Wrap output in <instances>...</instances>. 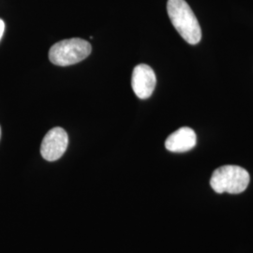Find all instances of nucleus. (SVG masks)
<instances>
[{
  "mask_svg": "<svg viewBox=\"0 0 253 253\" xmlns=\"http://www.w3.org/2000/svg\"><path fill=\"white\" fill-rule=\"evenodd\" d=\"M167 12L172 26L188 43H199L202 39L199 22L185 0H168Z\"/></svg>",
  "mask_w": 253,
  "mask_h": 253,
  "instance_id": "nucleus-1",
  "label": "nucleus"
},
{
  "mask_svg": "<svg viewBox=\"0 0 253 253\" xmlns=\"http://www.w3.org/2000/svg\"><path fill=\"white\" fill-rule=\"evenodd\" d=\"M92 51L90 43L84 40L73 38L58 42L51 47L49 59L56 66H71L85 59Z\"/></svg>",
  "mask_w": 253,
  "mask_h": 253,
  "instance_id": "nucleus-3",
  "label": "nucleus"
},
{
  "mask_svg": "<svg viewBox=\"0 0 253 253\" xmlns=\"http://www.w3.org/2000/svg\"><path fill=\"white\" fill-rule=\"evenodd\" d=\"M251 181L250 173L244 168L225 165L216 169L210 179L211 188L217 193L239 194L247 190Z\"/></svg>",
  "mask_w": 253,
  "mask_h": 253,
  "instance_id": "nucleus-2",
  "label": "nucleus"
},
{
  "mask_svg": "<svg viewBox=\"0 0 253 253\" xmlns=\"http://www.w3.org/2000/svg\"><path fill=\"white\" fill-rule=\"evenodd\" d=\"M4 31H5V23H4V21L2 19H0V40L3 37Z\"/></svg>",
  "mask_w": 253,
  "mask_h": 253,
  "instance_id": "nucleus-7",
  "label": "nucleus"
},
{
  "mask_svg": "<svg viewBox=\"0 0 253 253\" xmlns=\"http://www.w3.org/2000/svg\"><path fill=\"white\" fill-rule=\"evenodd\" d=\"M0 138H1V127H0Z\"/></svg>",
  "mask_w": 253,
  "mask_h": 253,
  "instance_id": "nucleus-8",
  "label": "nucleus"
},
{
  "mask_svg": "<svg viewBox=\"0 0 253 253\" xmlns=\"http://www.w3.org/2000/svg\"><path fill=\"white\" fill-rule=\"evenodd\" d=\"M69 144V137L62 127L56 126L49 130L44 136L41 145V154L48 162L60 159L66 152Z\"/></svg>",
  "mask_w": 253,
  "mask_h": 253,
  "instance_id": "nucleus-4",
  "label": "nucleus"
},
{
  "mask_svg": "<svg viewBox=\"0 0 253 253\" xmlns=\"http://www.w3.org/2000/svg\"><path fill=\"white\" fill-rule=\"evenodd\" d=\"M156 84V74L151 67L145 64L136 66L131 77V86L139 99H148L154 92Z\"/></svg>",
  "mask_w": 253,
  "mask_h": 253,
  "instance_id": "nucleus-5",
  "label": "nucleus"
},
{
  "mask_svg": "<svg viewBox=\"0 0 253 253\" xmlns=\"http://www.w3.org/2000/svg\"><path fill=\"white\" fill-rule=\"evenodd\" d=\"M197 142V137L193 129L183 126L175 130L165 141L167 150L173 153H183L191 150Z\"/></svg>",
  "mask_w": 253,
  "mask_h": 253,
  "instance_id": "nucleus-6",
  "label": "nucleus"
}]
</instances>
